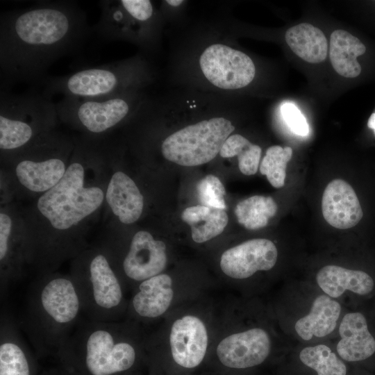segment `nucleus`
Wrapping results in <instances>:
<instances>
[{
    "instance_id": "obj_3",
    "label": "nucleus",
    "mask_w": 375,
    "mask_h": 375,
    "mask_svg": "<svg viewBox=\"0 0 375 375\" xmlns=\"http://www.w3.org/2000/svg\"><path fill=\"white\" fill-rule=\"evenodd\" d=\"M82 313L81 299L69 274H40L29 288L22 322L35 355L55 356Z\"/></svg>"
},
{
    "instance_id": "obj_4",
    "label": "nucleus",
    "mask_w": 375,
    "mask_h": 375,
    "mask_svg": "<svg viewBox=\"0 0 375 375\" xmlns=\"http://www.w3.org/2000/svg\"><path fill=\"white\" fill-rule=\"evenodd\" d=\"M115 322L80 319L55 355L69 375H122L131 369L138 349Z\"/></svg>"
},
{
    "instance_id": "obj_16",
    "label": "nucleus",
    "mask_w": 375,
    "mask_h": 375,
    "mask_svg": "<svg viewBox=\"0 0 375 375\" xmlns=\"http://www.w3.org/2000/svg\"><path fill=\"white\" fill-rule=\"evenodd\" d=\"M271 341L259 328L232 334L218 344L217 354L225 366L243 369L261 364L269 354Z\"/></svg>"
},
{
    "instance_id": "obj_32",
    "label": "nucleus",
    "mask_w": 375,
    "mask_h": 375,
    "mask_svg": "<svg viewBox=\"0 0 375 375\" xmlns=\"http://www.w3.org/2000/svg\"><path fill=\"white\" fill-rule=\"evenodd\" d=\"M197 192L202 205L224 210L226 208L224 200L226 190L216 176L210 174L202 178L197 185Z\"/></svg>"
},
{
    "instance_id": "obj_10",
    "label": "nucleus",
    "mask_w": 375,
    "mask_h": 375,
    "mask_svg": "<svg viewBox=\"0 0 375 375\" xmlns=\"http://www.w3.org/2000/svg\"><path fill=\"white\" fill-rule=\"evenodd\" d=\"M235 130L227 118L215 117L186 126L168 135L160 150L167 160L181 166L193 167L214 159Z\"/></svg>"
},
{
    "instance_id": "obj_26",
    "label": "nucleus",
    "mask_w": 375,
    "mask_h": 375,
    "mask_svg": "<svg viewBox=\"0 0 375 375\" xmlns=\"http://www.w3.org/2000/svg\"><path fill=\"white\" fill-rule=\"evenodd\" d=\"M285 41L292 51L310 63L325 60L328 52L327 40L318 28L301 23L290 28L285 33Z\"/></svg>"
},
{
    "instance_id": "obj_36",
    "label": "nucleus",
    "mask_w": 375,
    "mask_h": 375,
    "mask_svg": "<svg viewBox=\"0 0 375 375\" xmlns=\"http://www.w3.org/2000/svg\"><path fill=\"white\" fill-rule=\"evenodd\" d=\"M367 126L369 128L374 129V133H375V113H373L370 116L367 122Z\"/></svg>"
},
{
    "instance_id": "obj_20",
    "label": "nucleus",
    "mask_w": 375,
    "mask_h": 375,
    "mask_svg": "<svg viewBox=\"0 0 375 375\" xmlns=\"http://www.w3.org/2000/svg\"><path fill=\"white\" fill-rule=\"evenodd\" d=\"M322 211L327 223L338 229L355 226L363 215L356 192L342 179L333 180L324 189Z\"/></svg>"
},
{
    "instance_id": "obj_17",
    "label": "nucleus",
    "mask_w": 375,
    "mask_h": 375,
    "mask_svg": "<svg viewBox=\"0 0 375 375\" xmlns=\"http://www.w3.org/2000/svg\"><path fill=\"white\" fill-rule=\"evenodd\" d=\"M172 357L186 368L198 366L208 346V334L203 323L197 317L187 315L176 320L169 337Z\"/></svg>"
},
{
    "instance_id": "obj_24",
    "label": "nucleus",
    "mask_w": 375,
    "mask_h": 375,
    "mask_svg": "<svg viewBox=\"0 0 375 375\" xmlns=\"http://www.w3.org/2000/svg\"><path fill=\"white\" fill-rule=\"evenodd\" d=\"M340 312L341 306L337 301L326 294L319 295L309 313L295 323V331L303 340L326 337L335 328Z\"/></svg>"
},
{
    "instance_id": "obj_8",
    "label": "nucleus",
    "mask_w": 375,
    "mask_h": 375,
    "mask_svg": "<svg viewBox=\"0 0 375 375\" xmlns=\"http://www.w3.org/2000/svg\"><path fill=\"white\" fill-rule=\"evenodd\" d=\"M56 105L45 94H14L1 90V158L10 156L53 130Z\"/></svg>"
},
{
    "instance_id": "obj_25",
    "label": "nucleus",
    "mask_w": 375,
    "mask_h": 375,
    "mask_svg": "<svg viewBox=\"0 0 375 375\" xmlns=\"http://www.w3.org/2000/svg\"><path fill=\"white\" fill-rule=\"evenodd\" d=\"M366 51L361 41L344 30L334 31L330 38L329 57L335 72L346 78H355L361 72L357 57Z\"/></svg>"
},
{
    "instance_id": "obj_9",
    "label": "nucleus",
    "mask_w": 375,
    "mask_h": 375,
    "mask_svg": "<svg viewBox=\"0 0 375 375\" xmlns=\"http://www.w3.org/2000/svg\"><path fill=\"white\" fill-rule=\"evenodd\" d=\"M142 104L138 92L103 99L62 97L56 103L60 121L85 137L97 139L120 126Z\"/></svg>"
},
{
    "instance_id": "obj_27",
    "label": "nucleus",
    "mask_w": 375,
    "mask_h": 375,
    "mask_svg": "<svg viewBox=\"0 0 375 375\" xmlns=\"http://www.w3.org/2000/svg\"><path fill=\"white\" fill-rule=\"evenodd\" d=\"M181 218L190 226L192 238L197 243L205 242L221 234L228 221L225 210L203 205L185 208Z\"/></svg>"
},
{
    "instance_id": "obj_1",
    "label": "nucleus",
    "mask_w": 375,
    "mask_h": 375,
    "mask_svg": "<svg viewBox=\"0 0 375 375\" xmlns=\"http://www.w3.org/2000/svg\"><path fill=\"white\" fill-rule=\"evenodd\" d=\"M109 150L103 139H77L62 178L35 202L24 224L31 265L40 274L55 272L87 247L81 226L105 203L110 177L101 181L95 169Z\"/></svg>"
},
{
    "instance_id": "obj_31",
    "label": "nucleus",
    "mask_w": 375,
    "mask_h": 375,
    "mask_svg": "<svg viewBox=\"0 0 375 375\" xmlns=\"http://www.w3.org/2000/svg\"><path fill=\"white\" fill-rule=\"evenodd\" d=\"M292 156V149L290 147L274 145L267 149L260 165V172L273 187L280 188L284 185L287 163Z\"/></svg>"
},
{
    "instance_id": "obj_29",
    "label": "nucleus",
    "mask_w": 375,
    "mask_h": 375,
    "mask_svg": "<svg viewBox=\"0 0 375 375\" xmlns=\"http://www.w3.org/2000/svg\"><path fill=\"white\" fill-rule=\"evenodd\" d=\"M262 149L240 134L231 135L224 142L219 155L222 158L238 157L240 172L247 176L255 174L259 167Z\"/></svg>"
},
{
    "instance_id": "obj_13",
    "label": "nucleus",
    "mask_w": 375,
    "mask_h": 375,
    "mask_svg": "<svg viewBox=\"0 0 375 375\" xmlns=\"http://www.w3.org/2000/svg\"><path fill=\"white\" fill-rule=\"evenodd\" d=\"M19 219L8 208L0 212V277L1 290L22 278L31 266L26 228L19 227Z\"/></svg>"
},
{
    "instance_id": "obj_30",
    "label": "nucleus",
    "mask_w": 375,
    "mask_h": 375,
    "mask_svg": "<svg viewBox=\"0 0 375 375\" xmlns=\"http://www.w3.org/2000/svg\"><path fill=\"white\" fill-rule=\"evenodd\" d=\"M299 358L305 365L316 371L317 375L347 374L345 364L325 344L303 348Z\"/></svg>"
},
{
    "instance_id": "obj_23",
    "label": "nucleus",
    "mask_w": 375,
    "mask_h": 375,
    "mask_svg": "<svg viewBox=\"0 0 375 375\" xmlns=\"http://www.w3.org/2000/svg\"><path fill=\"white\" fill-rule=\"evenodd\" d=\"M172 285V278L166 274H160L140 282L131 302L133 312L145 319L162 315L173 298Z\"/></svg>"
},
{
    "instance_id": "obj_6",
    "label": "nucleus",
    "mask_w": 375,
    "mask_h": 375,
    "mask_svg": "<svg viewBox=\"0 0 375 375\" xmlns=\"http://www.w3.org/2000/svg\"><path fill=\"white\" fill-rule=\"evenodd\" d=\"M146 63L139 58L85 68L73 74L44 78V94L62 97L103 99L137 92L149 81Z\"/></svg>"
},
{
    "instance_id": "obj_7",
    "label": "nucleus",
    "mask_w": 375,
    "mask_h": 375,
    "mask_svg": "<svg viewBox=\"0 0 375 375\" xmlns=\"http://www.w3.org/2000/svg\"><path fill=\"white\" fill-rule=\"evenodd\" d=\"M76 142V140L53 130L1 159L12 169L16 184L25 192L39 197L62 178Z\"/></svg>"
},
{
    "instance_id": "obj_11",
    "label": "nucleus",
    "mask_w": 375,
    "mask_h": 375,
    "mask_svg": "<svg viewBox=\"0 0 375 375\" xmlns=\"http://www.w3.org/2000/svg\"><path fill=\"white\" fill-rule=\"evenodd\" d=\"M99 6L101 16L94 28L103 39L144 44L153 38L156 12L151 1L106 0Z\"/></svg>"
},
{
    "instance_id": "obj_15",
    "label": "nucleus",
    "mask_w": 375,
    "mask_h": 375,
    "mask_svg": "<svg viewBox=\"0 0 375 375\" xmlns=\"http://www.w3.org/2000/svg\"><path fill=\"white\" fill-rule=\"evenodd\" d=\"M278 251L269 240L256 238L225 251L220 267L227 276L238 279L251 276L257 271L271 269L276 264Z\"/></svg>"
},
{
    "instance_id": "obj_12",
    "label": "nucleus",
    "mask_w": 375,
    "mask_h": 375,
    "mask_svg": "<svg viewBox=\"0 0 375 375\" xmlns=\"http://www.w3.org/2000/svg\"><path fill=\"white\" fill-rule=\"evenodd\" d=\"M199 67L204 78L224 90L247 86L256 75V67L245 53L223 43L207 46L199 57Z\"/></svg>"
},
{
    "instance_id": "obj_18",
    "label": "nucleus",
    "mask_w": 375,
    "mask_h": 375,
    "mask_svg": "<svg viewBox=\"0 0 375 375\" xmlns=\"http://www.w3.org/2000/svg\"><path fill=\"white\" fill-rule=\"evenodd\" d=\"M0 375H39L35 356L8 315L1 317Z\"/></svg>"
},
{
    "instance_id": "obj_5",
    "label": "nucleus",
    "mask_w": 375,
    "mask_h": 375,
    "mask_svg": "<svg viewBox=\"0 0 375 375\" xmlns=\"http://www.w3.org/2000/svg\"><path fill=\"white\" fill-rule=\"evenodd\" d=\"M72 277L90 319L115 322L124 307L121 277L106 246L86 247L72 258Z\"/></svg>"
},
{
    "instance_id": "obj_28",
    "label": "nucleus",
    "mask_w": 375,
    "mask_h": 375,
    "mask_svg": "<svg viewBox=\"0 0 375 375\" xmlns=\"http://www.w3.org/2000/svg\"><path fill=\"white\" fill-rule=\"evenodd\" d=\"M273 198L255 195L239 202L235 214L239 224L249 230H256L266 226L270 218L277 211Z\"/></svg>"
},
{
    "instance_id": "obj_19",
    "label": "nucleus",
    "mask_w": 375,
    "mask_h": 375,
    "mask_svg": "<svg viewBox=\"0 0 375 375\" xmlns=\"http://www.w3.org/2000/svg\"><path fill=\"white\" fill-rule=\"evenodd\" d=\"M339 333L336 349L344 360L363 362L375 356V335L362 312L346 313L340 322Z\"/></svg>"
},
{
    "instance_id": "obj_14",
    "label": "nucleus",
    "mask_w": 375,
    "mask_h": 375,
    "mask_svg": "<svg viewBox=\"0 0 375 375\" xmlns=\"http://www.w3.org/2000/svg\"><path fill=\"white\" fill-rule=\"evenodd\" d=\"M167 264L165 244L147 231L136 232L120 264L115 265L128 280L142 282L158 275Z\"/></svg>"
},
{
    "instance_id": "obj_33",
    "label": "nucleus",
    "mask_w": 375,
    "mask_h": 375,
    "mask_svg": "<svg viewBox=\"0 0 375 375\" xmlns=\"http://www.w3.org/2000/svg\"><path fill=\"white\" fill-rule=\"evenodd\" d=\"M283 117L293 133L306 136L309 133L308 124L300 110L292 103H285L281 106Z\"/></svg>"
},
{
    "instance_id": "obj_34",
    "label": "nucleus",
    "mask_w": 375,
    "mask_h": 375,
    "mask_svg": "<svg viewBox=\"0 0 375 375\" xmlns=\"http://www.w3.org/2000/svg\"><path fill=\"white\" fill-rule=\"evenodd\" d=\"M39 375H69L65 370L58 367L51 368L39 374Z\"/></svg>"
},
{
    "instance_id": "obj_35",
    "label": "nucleus",
    "mask_w": 375,
    "mask_h": 375,
    "mask_svg": "<svg viewBox=\"0 0 375 375\" xmlns=\"http://www.w3.org/2000/svg\"><path fill=\"white\" fill-rule=\"evenodd\" d=\"M165 3L170 6H172V7H178L179 6H181L183 2L184 1L183 0H166L165 1Z\"/></svg>"
},
{
    "instance_id": "obj_22",
    "label": "nucleus",
    "mask_w": 375,
    "mask_h": 375,
    "mask_svg": "<svg viewBox=\"0 0 375 375\" xmlns=\"http://www.w3.org/2000/svg\"><path fill=\"white\" fill-rule=\"evenodd\" d=\"M319 287L328 297L338 298L346 291L366 297L375 290V281L367 272L335 265L323 267L316 275Z\"/></svg>"
},
{
    "instance_id": "obj_21",
    "label": "nucleus",
    "mask_w": 375,
    "mask_h": 375,
    "mask_svg": "<svg viewBox=\"0 0 375 375\" xmlns=\"http://www.w3.org/2000/svg\"><path fill=\"white\" fill-rule=\"evenodd\" d=\"M105 203L121 223L131 224L142 215L144 197L135 181L125 172L117 170L109 178Z\"/></svg>"
},
{
    "instance_id": "obj_2",
    "label": "nucleus",
    "mask_w": 375,
    "mask_h": 375,
    "mask_svg": "<svg viewBox=\"0 0 375 375\" xmlns=\"http://www.w3.org/2000/svg\"><path fill=\"white\" fill-rule=\"evenodd\" d=\"M88 32L85 12L69 1H42L0 18L1 86L42 79Z\"/></svg>"
}]
</instances>
